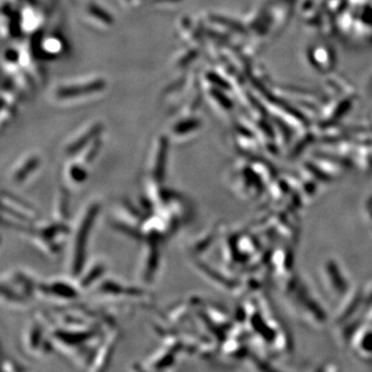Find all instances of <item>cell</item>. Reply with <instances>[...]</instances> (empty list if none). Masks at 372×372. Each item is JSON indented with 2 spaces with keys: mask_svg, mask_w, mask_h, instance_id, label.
Wrapping results in <instances>:
<instances>
[{
  "mask_svg": "<svg viewBox=\"0 0 372 372\" xmlns=\"http://www.w3.org/2000/svg\"><path fill=\"white\" fill-rule=\"evenodd\" d=\"M178 348L165 346L162 350L153 353L146 362L143 371H165L174 366L176 363L177 353H179Z\"/></svg>",
  "mask_w": 372,
  "mask_h": 372,
  "instance_id": "4fadbf2b",
  "label": "cell"
},
{
  "mask_svg": "<svg viewBox=\"0 0 372 372\" xmlns=\"http://www.w3.org/2000/svg\"><path fill=\"white\" fill-rule=\"evenodd\" d=\"M71 217V196L68 186H61L55 197L53 218L68 224Z\"/></svg>",
  "mask_w": 372,
  "mask_h": 372,
  "instance_id": "5bb4252c",
  "label": "cell"
},
{
  "mask_svg": "<svg viewBox=\"0 0 372 372\" xmlns=\"http://www.w3.org/2000/svg\"><path fill=\"white\" fill-rule=\"evenodd\" d=\"M100 130H102V125H100V124H96V125L89 128L87 132L79 135L75 141L68 145L66 149V155L71 156L79 155L83 149L86 148L94 139L98 137V135L100 134Z\"/></svg>",
  "mask_w": 372,
  "mask_h": 372,
  "instance_id": "2e32d148",
  "label": "cell"
},
{
  "mask_svg": "<svg viewBox=\"0 0 372 372\" xmlns=\"http://www.w3.org/2000/svg\"><path fill=\"white\" fill-rule=\"evenodd\" d=\"M41 160L40 156L32 155L21 160L19 164L14 167L11 173V181L15 185H25L29 179L36 175L40 169Z\"/></svg>",
  "mask_w": 372,
  "mask_h": 372,
  "instance_id": "7c38bea8",
  "label": "cell"
},
{
  "mask_svg": "<svg viewBox=\"0 0 372 372\" xmlns=\"http://www.w3.org/2000/svg\"><path fill=\"white\" fill-rule=\"evenodd\" d=\"M94 299L102 301L111 306H128L148 304L150 294L142 286L126 284L114 277H105L91 289Z\"/></svg>",
  "mask_w": 372,
  "mask_h": 372,
  "instance_id": "3957f363",
  "label": "cell"
},
{
  "mask_svg": "<svg viewBox=\"0 0 372 372\" xmlns=\"http://www.w3.org/2000/svg\"><path fill=\"white\" fill-rule=\"evenodd\" d=\"M100 147H102V140L98 139V137L86 147L87 149H83L82 151H84V153H83L82 157L80 158L79 162L85 165L91 164L95 160L98 153H100Z\"/></svg>",
  "mask_w": 372,
  "mask_h": 372,
  "instance_id": "ac0fdd59",
  "label": "cell"
},
{
  "mask_svg": "<svg viewBox=\"0 0 372 372\" xmlns=\"http://www.w3.org/2000/svg\"><path fill=\"white\" fill-rule=\"evenodd\" d=\"M1 213L2 222L17 231L40 219L34 206L11 192H2Z\"/></svg>",
  "mask_w": 372,
  "mask_h": 372,
  "instance_id": "5b68a950",
  "label": "cell"
},
{
  "mask_svg": "<svg viewBox=\"0 0 372 372\" xmlns=\"http://www.w3.org/2000/svg\"><path fill=\"white\" fill-rule=\"evenodd\" d=\"M141 252L138 259L135 274L142 286H149L155 281L160 267V244L155 240H142Z\"/></svg>",
  "mask_w": 372,
  "mask_h": 372,
  "instance_id": "ba28073f",
  "label": "cell"
},
{
  "mask_svg": "<svg viewBox=\"0 0 372 372\" xmlns=\"http://www.w3.org/2000/svg\"><path fill=\"white\" fill-rule=\"evenodd\" d=\"M158 1H165V0H158Z\"/></svg>",
  "mask_w": 372,
  "mask_h": 372,
  "instance_id": "7402d4cb",
  "label": "cell"
},
{
  "mask_svg": "<svg viewBox=\"0 0 372 372\" xmlns=\"http://www.w3.org/2000/svg\"><path fill=\"white\" fill-rule=\"evenodd\" d=\"M81 289L77 282L66 279H50L38 281L36 297L49 301L56 306H68L73 304L81 296Z\"/></svg>",
  "mask_w": 372,
  "mask_h": 372,
  "instance_id": "52a82bcc",
  "label": "cell"
},
{
  "mask_svg": "<svg viewBox=\"0 0 372 372\" xmlns=\"http://www.w3.org/2000/svg\"><path fill=\"white\" fill-rule=\"evenodd\" d=\"M89 13L93 14L94 17L98 18V19H100V21H103V22L108 23V24L112 23L111 16H110L109 14L105 13V11H103L102 9L98 8V6H89Z\"/></svg>",
  "mask_w": 372,
  "mask_h": 372,
  "instance_id": "ffe728a7",
  "label": "cell"
},
{
  "mask_svg": "<svg viewBox=\"0 0 372 372\" xmlns=\"http://www.w3.org/2000/svg\"><path fill=\"white\" fill-rule=\"evenodd\" d=\"M102 204L98 200H93L85 205L72 229L68 244V272L71 279L79 277L87 259L89 238L94 224L100 215Z\"/></svg>",
  "mask_w": 372,
  "mask_h": 372,
  "instance_id": "6da1fadb",
  "label": "cell"
},
{
  "mask_svg": "<svg viewBox=\"0 0 372 372\" xmlns=\"http://www.w3.org/2000/svg\"><path fill=\"white\" fill-rule=\"evenodd\" d=\"M29 242L41 254L48 258H56L70 240L72 227L66 222L54 219H38L36 222L19 229Z\"/></svg>",
  "mask_w": 372,
  "mask_h": 372,
  "instance_id": "7a4b0ae2",
  "label": "cell"
},
{
  "mask_svg": "<svg viewBox=\"0 0 372 372\" xmlns=\"http://www.w3.org/2000/svg\"><path fill=\"white\" fill-rule=\"evenodd\" d=\"M38 280L23 269H11L1 277V301L10 309H24L36 297Z\"/></svg>",
  "mask_w": 372,
  "mask_h": 372,
  "instance_id": "277c9868",
  "label": "cell"
},
{
  "mask_svg": "<svg viewBox=\"0 0 372 372\" xmlns=\"http://www.w3.org/2000/svg\"><path fill=\"white\" fill-rule=\"evenodd\" d=\"M167 155H169V140L167 137H160L157 140L153 162L149 167V179L164 185L167 177Z\"/></svg>",
  "mask_w": 372,
  "mask_h": 372,
  "instance_id": "8fae6325",
  "label": "cell"
},
{
  "mask_svg": "<svg viewBox=\"0 0 372 372\" xmlns=\"http://www.w3.org/2000/svg\"><path fill=\"white\" fill-rule=\"evenodd\" d=\"M105 81L95 80V81L88 83V84L62 87L57 91V96L61 98H73V96L86 95V94L98 93V91L105 88Z\"/></svg>",
  "mask_w": 372,
  "mask_h": 372,
  "instance_id": "9a60e30c",
  "label": "cell"
},
{
  "mask_svg": "<svg viewBox=\"0 0 372 372\" xmlns=\"http://www.w3.org/2000/svg\"><path fill=\"white\" fill-rule=\"evenodd\" d=\"M64 177H66L68 187H79L84 185L88 179L87 165L80 162H72L66 167Z\"/></svg>",
  "mask_w": 372,
  "mask_h": 372,
  "instance_id": "e0dca14e",
  "label": "cell"
},
{
  "mask_svg": "<svg viewBox=\"0 0 372 372\" xmlns=\"http://www.w3.org/2000/svg\"><path fill=\"white\" fill-rule=\"evenodd\" d=\"M21 346L27 357L40 358L49 355L54 350V344L47 326L36 316L25 326L21 335Z\"/></svg>",
  "mask_w": 372,
  "mask_h": 372,
  "instance_id": "8992f818",
  "label": "cell"
},
{
  "mask_svg": "<svg viewBox=\"0 0 372 372\" xmlns=\"http://www.w3.org/2000/svg\"><path fill=\"white\" fill-rule=\"evenodd\" d=\"M108 271L107 262L102 258L87 261L79 277L75 279L81 291H88L105 277Z\"/></svg>",
  "mask_w": 372,
  "mask_h": 372,
  "instance_id": "30bf717a",
  "label": "cell"
},
{
  "mask_svg": "<svg viewBox=\"0 0 372 372\" xmlns=\"http://www.w3.org/2000/svg\"><path fill=\"white\" fill-rule=\"evenodd\" d=\"M4 371H20L17 366H16L15 363L11 361H6L4 363Z\"/></svg>",
  "mask_w": 372,
  "mask_h": 372,
  "instance_id": "44dd1931",
  "label": "cell"
},
{
  "mask_svg": "<svg viewBox=\"0 0 372 372\" xmlns=\"http://www.w3.org/2000/svg\"><path fill=\"white\" fill-rule=\"evenodd\" d=\"M197 121L194 119H186V120L180 121L173 128V133L177 135H185L190 134V132L196 130L197 128Z\"/></svg>",
  "mask_w": 372,
  "mask_h": 372,
  "instance_id": "d6986e66",
  "label": "cell"
},
{
  "mask_svg": "<svg viewBox=\"0 0 372 372\" xmlns=\"http://www.w3.org/2000/svg\"><path fill=\"white\" fill-rule=\"evenodd\" d=\"M120 339V332L117 329V326L114 327H105V333L98 351H96L95 357H94L93 365H91V371H103L108 368L112 358H113L115 348Z\"/></svg>",
  "mask_w": 372,
  "mask_h": 372,
  "instance_id": "9c48e42d",
  "label": "cell"
}]
</instances>
